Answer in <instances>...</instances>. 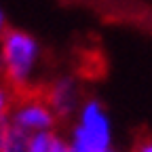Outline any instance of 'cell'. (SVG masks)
<instances>
[{
  "instance_id": "6da1fadb",
  "label": "cell",
  "mask_w": 152,
  "mask_h": 152,
  "mask_svg": "<svg viewBox=\"0 0 152 152\" xmlns=\"http://www.w3.org/2000/svg\"><path fill=\"white\" fill-rule=\"evenodd\" d=\"M42 47L38 38L26 30L9 28L0 38V78L17 93L28 91L40 66Z\"/></svg>"
},
{
  "instance_id": "7a4b0ae2",
  "label": "cell",
  "mask_w": 152,
  "mask_h": 152,
  "mask_svg": "<svg viewBox=\"0 0 152 152\" xmlns=\"http://www.w3.org/2000/svg\"><path fill=\"white\" fill-rule=\"evenodd\" d=\"M66 140L68 152H102L112 148V123L106 106L95 97H85Z\"/></svg>"
},
{
  "instance_id": "3957f363",
  "label": "cell",
  "mask_w": 152,
  "mask_h": 152,
  "mask_svg": "<svg viewBox=\"0 0 152 152\" xmlns=\"http://www.w3.org/2000/svg\"><path fill=\"white\" fill-rule=\"evenodd\" d=\"M9 125L28 135H38L55 131L59 127V121L49 108L42 93H23L17 95V102L9 114Z\"/></svg>"
},
{
  "instance_id": "277c9868",
  "label": "cell",
  "mask_w": 152,
  "mask_h": 152,
  "mask_svg": "<svg viewBox=\"0 0 152 152\" xmlns=\"http://www.w3.org/2000/svg\"><path fill=\"white\" fill-rule=\"evenodd\" d=\"M45 99L59 123L74 121L76 112L80 110L85 97H83V85L74 74H59L49 83V87L42 91Z\"/></svg>"
},
{
  "instance_id": "5b68a950",
  "label": "cell",
  "mask_w": 152,
  "mask_h": 152,
  "mask_svg": "<svg viewBox=\"0 0 152 152\" xmlns=\"http://www.w3.org/2000/svg\"><path fill=\"white\" fill-rule=\"evenodd\" d=\"M30 152H68V140L59 131H47L30 137Z\"/></svg>"
},
{
  "instance_id": "8992f818",
  "label": "cell",
  "mask_w": 152,
  "mask_h": 152,
  "mask_svg": "<svg viewBox=\"0 0 152 152\" xmlns=\"http://www.w3.org/2000/svg\"><path fill=\"white\" fill-rule=\"evenodd\" d=\"M30 137L32 135H28V133L19 131V129H13L9 125L2 152H30Z\"/></svg>"
},
{
  "instance_id": "52a82bcc",
  "label": "cell",
  "mask_w": 152,
  "mask_h": 152,
  "mask_svg": "<svg viewBox=\"0 0 152 152\" xmlns=\"http://www.w3.org/2000/svg\"><path fill=\"white\" fill-rule=\"evenodd\" d=\"M17 91L4 80V78H0V121H9V114L17 102Z\"/></svg>"
},
{
  "instance_id": "ba28073f",
  "label": "cell",
  "mask_w": 152,
  "mask_h": 152,
  "mask_svg": "<svg viewBox=\"0 0 152 152\" xmlns=\"http://www.w3.org/2000/svg\"><path fill=\"white\" fill-rule=\"evenodd\" d=\"M131 152H152V137H140Z\"/></svg>"
},
{
  "instance_id": "9c48e42d",
  "label": "cell",
  "mask_w": 152,
  "mask_h": 152,
  "mask_svg": "<svg viewBox=\"0 0 152 152\" xmlns=\"http://www.w3.org/2000/svg\"><path fill=\"white\" fill-rule=\"evenodd\" d=\"M9 30V21H7V11L2 9V4H0V38L4 36V32Z\"/></svg>"
},
{
  "instance_id": "30bf717a",
  "label": "cell",
  "mask_w": 152,
  "mask_h": 152,
  "mask_svg": "<svg viewBox=\"0 0 152 152\" xmlns=\"http://www.w3.org/2000/svg\"><path fill=\"white\" fill-rule=\"evenodd\" d=\"M7 131H9V121H0V152H2V146H4Z\"/></svg>"
},
{
  "instance_id": "8fae6325",
  "label": "cell",
  "mask_w": 152,
  "mask_h": 152,
  "mask_svg": "<svg viewBox=\"0 0 152 152\" xmlns=\"http://www.w3.org/2000/svg\"><path fill=\"white\" fill-rule=\"evenodd\" d=\"M102 152H114V150H112V148H108V150H102Z\"/></svg>"
}]
</instances>
